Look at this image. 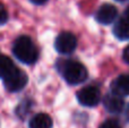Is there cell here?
<instances>
[{"label": "cell", "mask_w": 129, "mask_h": 128, "mask_svg": "<svg viewBox=\"0 0 129 128\" xmlns=\"http://www.w3.org/2000/svg\"><path fill=\"white\" fill-rule=\"evenodd\" d=\"M122 17L123 18H126V19H128L129 20V7L127 9L125 10V13H123V15H122Z\"/></svg>", "instance_id": "2e32d148"}, {"label": "cell", "mask_w": 129, "mask_h": 128, "mask_svg": "<svg viewBox=\"0 0 129 128\" xmlns=\"http://www.w3.org/2000/svg\"><path fill=\"white\" fill-rule=\"evenodd\" d=\"M111 92L119 97L129 95V73L120 75L112 82Z\"/></svg>", "instance_id": "ba28073f"}, {"label": "cell", "mask_w": 129, "mask_h": 128, "mask_svg": "<svg viewBox=\"0 0 129 128\" xmlns=\"http://www.w3.org/2000/svg\"><path fill=\"white\" fill-rule=\"evenodd\" d=\"M59 70L62 74L64 81L70 85H78L86 81L87 69L83 63L76 60H64L59 66Z\"/></svg>", "instance_id": "7a4b0ae2"}, {"label": "cell", "mask_w": 129, "mask_h": 128, "mask_svg": "<svg viewBox=\"0 0 129 128\" xmlns=\"http://www.w3.org/2000/svg\"><path fill=\"white\" fill-rule=\"evenodd\" d=\"M113 34L118 40H129V20L121 17L113 27Z\"/></svg>", "instance_id": "9c48e42d"}, {"label": "cell", "mask_w": 129, "mask_h": 128, "mask_svg": "<svg viewBox=\"0 0 129 128\" xmlns=\"http://www.w3.org/2000/svg\"><path fill=\"white\" fill-rule=\"evenodd\" d=\"M103 106L109 112L111 113H120L122 111L123 107H125V102L122 100V97L114 94V93H110L107 94L103 99Z\"/></svg>", "instance_id": "52a82bcc"}, {"label": "cell", "mask_w": 129, "mask_h": 128, "mask_svg": "<svg viewBox=\"0 0 129 128\" xmlns=\"http://www.w3.org/2000/svg\"><path fill=\"white\" fill-rule=\"evenodd\" d=\"M118 10L111 4H104L98 9L95 14V19L103 25H109L116 20Z\"/></svg>", "instance_id": "8992f818"}, {"label": "cell", "mask_w": 129, "mask_h": 128, "mask_svg": "<svg viewBox=\"0 0 129 128\" xmlns=\"http://www.w3.org/2000/svg\"><path fill=\"white\" fill-rule=\"evenodd\" d=\"M122 59H123V61H125L126 63H128V65H129V44L125 48V50H123Z\"/></svg>", "instance_id": "5bb4252c"}, {"label": "cell", "mask_w": 129, "mask_h": 128, "mask_svg": "<svg viewBox=\"0 0 129 128\" xmlns=\"http://www.w3.org/2000/svg\"><path fill=\"white\" fill-rule=\"evenodd\" d=\"M77 47V39L70 32H62L57 36L54 48L61 54H70Z\"/></svg>", "instance_id": "277c9868"}, {"label": "cell", "mask_w": 129, "mask_h": 128, "mask_svg": "<svg viewBox=\"0 0 129 128\" xmlns=\"http://www.w3.org/2000/svg\"><path fill=\"white\" fill-rule=\"evenodd\" d=\"M99 128H121V126H120V124H119L117 120L108 119V120H105L104 122H102L101 126Z\"/></svg>", "instance_id": "7c38bea8"}, {"label": "cell", "mask_w": 129, "mask_h": 128, "mask_svg": "<svg viewBox=\"0 0 129 128\" xmlns=\"http://www.w3.org/2000/svg\"><path fill=\"white\" fill-rule=\"evenodd\" d=\"M13 53L20 62L33 65L39 58V52L31 38L22 35L16 39L13 45Z\"/></svg>", "instance_id": "6da1fadb"}, {"label": "cell", "mask_w": 129, "mask_h": 128, "mask_svg": "<svg viewBox=\"0 0 129 128\" xmlns=\"http://www.w3.org/2000/svg\"><path fill=\"white\" fill-rule=\"evenodd\" d=\"M77 100L84 107H95L101 101V92L95 86H85L77 92Z\"/></svg>", "instance_id": "5b68a950"}, {"label": "cell", "mask_w": 129, "mask_h": 128, "mask_svg": "<svg viewBox=\"0 0 129 128\" xmlns=\"http://www.w3.org/2000/svg\"><path fill=\"white\" fill-rule=\"evenodd\" d=\"M29 128H52V119L47 113H38L28 122Z\"/></svg>", "instance_id": "30bf717a"}, {"label": "cell", "mask_w": 129, "mask_h": 128, "mask_svg": "<svg viewBox=\"0 0 129 128\" xmlns=\"http://www.w3.org/2000/svg\"><path fill=\"white\" fill-rule=\"evenodd\" d=\"M8 20V11H7L6 7L0 2V26L6 24Z\"/></svg>", "instance_id": "4fadbf2b"}, {"label": "cell", "mask_w": 129, "mask_h": 128, "mask_svg": "<svg viewBox=\"0 0 129 128\" xmlns=\"http://www.w3.org/2000/svg\"><path fill=\"white\" fill-rule=\"evenodd\" d=\"M29 1L34 5H43V4H45L48 0H29Z\"/></svg>", "instance_id": "9a60e30c"}, {"label": "cell", "mask_w": 129, "mask_h": 128, "mask_svg": "<svg viewBox=\"0 0 129 128\" xmlns=\"http://www.w3.org/2000/svg\"><path fill=\"white\" fill-rule=\"evenodd\" d=\"M117 1H120V2H123V1H127V0H117Z\"/></svg>", "instance_id": "e0dca14e"}, {"label": "cell", "mask_w": 129, "mask_h": 128, "mask_svg": "<svg viewBox=\"0 0 129 128\" xmlns=\"http://www.w3.org/2000/svg\"><path fill=\"white\" fill-rule=\"evenodd\" d=\"M16 66L14 65L13 60L5 54H0V78L6 77Z\"/></svg>", "instance_id": "8fae6325"}, {"label": "cell", "mask_w": 129, "mask_h": 128, "mask_svg": "<svg viewBox=\"0 0 129 128\" xmlns=\"http://www.w3.org/2000/svg\"><path fill=\"white\" fill-rule=\"evenodd\" d=\"M2 79H4V84L6 90L11 93H15L23 90L26 86L27 82H28V78H27V75L25 74V72H23L22 69H19L17 67L14 68Z\"/></svg>", "instance_id": "3957f363"}]
</instances>
